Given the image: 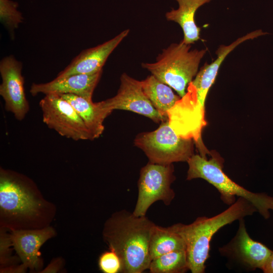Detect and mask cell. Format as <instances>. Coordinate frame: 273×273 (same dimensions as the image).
<instances>
[{
  "mask_svg": "<svg viewBox=\"0 0 273 273\" xmlns=\"http://www.w3.org/2000/svg\"><path fill=\"white\" fill-rule=\"evenodd\" d=\"M155 225L146 216H137L125 210L115 213L106 222L104 238L109 249L119 256L121 272L142 273L149 269V242Z\"/></svg>",
  "mask_w": 273,
  "mask_h": 273,
  "instance_id": "cell-1",
  "label": "cell"
},
{
  "mask_svg": "<svg viewBox=\"0 0 273 273\" xmlns=\"http://www.w3.org/2000/svg\"><path fill=\"white\" fill-rule=\"evenodd\" d=\"M256 211L251 202L239 197L228 209L213 217H200L189 224L177 223L170 226L185 242L189 270L192 273L204 272L214 235L224 225Z\"/></svg>",
  "mask_w": 273,
  "mask_h": 273,
  "instance_id": "cell-2",
  "label": "cell"
},
{
  "mask_svg": "<svg viewBox=\"0 0 273 273\" xmlns=\"http://www.w3.org/2000/svg\"><path fill=\"white\" fill-rule=\"evenodd\" d=\"M191 44L181 40L163 50L153 63H143V68L161 82L174 89L181 98L188 85L198 73V67L207 50H191Z\"/></svg>",
  "mask_w": 273,
  "mask_h": 273,
  "instance_id": "cell-3",
  "label": "cell"
},
{
  "mask_svg": "<svg viewBox=\"0 0 273 273\" xmlns=\"http://www.w3.org/2000/svg\"><path fill=\"white\" fill-rule=\"evenodd\" d=\"M187 162V180L204 179L218 191L224 203L231 205L235 202L236 197H242L251 202L264 218H269V210H273V197L265 194L253 193L236 184L223 171L221 163L218 159L212 157L207 160L205 157L194 154Z\"/></svg>",
  "mask_w": 273,
  "mask_h": 273,
  "instance_id": "cell-4",
  "label": "cell"
},
{
  "mask_svg": "<svg viewBox=\"0 0 273 273\" xmlns=\"http://www.w3.org/2000/svg\"><path fill=\"white\" fill-rule=\"evenodd\" d=\"M135 146L142 150L149 161L170 164L187 161L194 155L191 138L180 135L166 120L156 130L138 134L134 140Z\"/></svg>",
  "mask_w": 273,
  "mask_h": 273,
  "instance_id": "cell-5",
  "label": "cell"
},
{
  "mask_svg": "<svg viewBox=\"0 0 273 273\" xmlns=\"http://www.w3.org/2000/svg\"><path fill=\"white\" fill-rule=\"evenodd\" d=\"M172 164H160L149 162L140 171L138 180V197L132 213L145 216L154 202L162 201L169 205L175 197L170 186L175 177Z\"/></svg>",
  "mask_w": 273,
  "mask_h": 273,
  "instance_id": "cell-6",
  "label": "cell"
},
{
  "mask_svg": "<svg viewBox=\"0 0 273 273\" xmlns=\"http://www.w3.org/2000/svg\"><path fill=\"white\" fill-rule=\"evenodd\" d=\"M40 101L42 121L60 135L74 141L93 136L73 106L57 94H47Z\"/></svg>",
  "mask_w": 273,
  "mask_h": 273,
  "instance_id": "cell-7",
  "label": "cell"
},
{
  "mask_svg": "<svg viewBox=\"0 0 273 273\" xmlns=\"http://www.w3.org/2000/svg\"><path fill=\"white\" fill-rule=\"evenodd\" d=\"M22 63L13 55L4 58L0 62V73L2 82L0 95L5 102V109L22 121L29 110L24 87L22 74Z\"/></svg>",
  "mask_w": 273,
  "mask_h": 273,
  "instance_id": "cell-8",
  "label": "cell"
},
{
  "mask_svg": "<svg viewBox=\"0 0 273 273\" xmlns=\"http://www.w3.org/2000/svg\"><path fill=\"white\" fill-rule=\"evenodd\" d=\"M109 110H124L146 116L156 123L167 120L153 106L145 94L141 81L137 80L125 73L120 77V84L117 94L102 101Z\"/></svg>",
  "mask_w": 273,
  "mask_h": 273,
  "instance_id": "cell-9",
  "label": "cell"
},
{
  "mask_svg": "<svg viewBox=\"0 0 273 273\" xmlns=\"http://www.w3.org/2000/svg\"><path fill=\"white\" fill-rule=\"evenodd\" d=\"M0 207L10 216H31L37 213L39 203L18 177L1 169Z\"/></svg>",
  "mask_w": 273,
  "mask_h": 273,
  "instance_id": "cell-10",
  "label": "cell"
},
{
  "mask_svg": "<svg viewBox=\"0 0 273 273\" xmlns=\"http://www.w3.org/2000/svg\"><path fill=\"white\" fill-rule=\"evenodd\" d=\"M239 220L236 235L228 245L220 251L231 255L246 267L262 270L273 251L262 243L254 241L249 235L243 218Z\"/></svg>",
  "mask_w": 273,
  "mask_h": 273,
  "instance_id": "cell-11",
  "label": "cell"
},
{
  "mask_svg": "<svg viewBox=\"0 0 273 273\" xmlns=\"http://www.w3.org/2000/svg\"><path fill=\"white\" fill-rule=\"evenodd\" d=\"M129 29L122 31L110 40L96 47L82 51L57 75L62 78L76 74H94L102 71L109 55L128 34Z\"/></svg>",
  "mask_w": 273,
  "mask_h": 273,
  "instance_id": "cell-12",
  "label": "cell"
},
{
  "mask_svg": "<svg viewBox=\"0 0 273 273\" xmlns=\"http://www.w3.org/2000/svg\"><path fill=\"white\" fill-rule=\"evenodd\" d=\"M102 73V71L91 74H72L62 78L56 77L46 83H33L31 85L30 93L33 96L38 94H72L92 100L94 91Z\"/></svg>",
  "mask_w": 273,
  "mask_h": 273,
  "instance_id": "cell-13",
  "label": "cell"
},
{
  "mask_svg": "<svg viewBox=\"0 0 273 273\" xmlns=\"http://www.w3.org/2000/svg\"><path fill=\"white\" fill-rule=\"evenodd\" d=\"M266 33L261 30H257L239 38L229 46H220L216 52V59L210 64L205 63L201 68L191 83L196 89L198 103L202 110H204L208 92L215 81L221 64L228 55L242 42Z\"/></svg>",
  "mask_w": 273,
  "mask_h": 273,
  "instance_id": "cell-14",
  "label": "cell"
},
{
  "mask_svg": "<svg viewBox=\"0 0 273 273\" xmlns=\"http://www.w3.org/2000/svg\"><path fill=\"white\" fill-rule=\"evenodd\" d=\"M54 234L52 228L38 231H14L10 240L21 259L24 267L37 268L40 264L39 250Z\"/></svg>",
  "mask_w": 273,
  "mask_h": 273,
  "instance_id": "cell-15",
  "label": "cell"
},
{
  "mask_svg": "<svg viewBox=\"0 0 273 273\" xmlns=\"http://www.w3.org/2000/svg\"><path fill=\"white\" fill-rule=\"evenodd\" d=\"M59 95L73 106L92 133L94 139L100 137L104 130V121L112 111L104 107L102 101L94 103L92 100L72 94Z\"/></svg>",
  "mask_w": 273,
  "mask_h": 273,
  "instance_id": "cell-16",
  "label": "cell"
},
{
  "mask_svg": "<svg viewBox=\"0 0 273 273\" xmlns=\"http://www.w3.org/2000/svg\"><path fill=\"white\" fill-rule=\"evenodd\" d=\"M178 4L177 9H172L167 12L168 21L177 23L184 33L183 42L191 44L200 38V28L196 24L195 15L197 10L212 0H175Z\"/></svg>",
  "mask_w": 273,
  "mask_h": 273,
  "instance_id": "cell-17",
  "label": "cell"
},
{
  "mask_svg": "<svg viewBox=\"0 0 273 273\" xmlns=\"http://www.w3.org/2000/svg\"><path fill=\"white\" fill-rule=\"evenodd\" d=\"M143 90L154 108L163 116L168 113L180 100L172 88L151 74L141 81Z\"/></svg>",
  "mask_w": 273,
  "mask_h": 273,
  "instance_id": "cell-18",
  "label": "cell"
},
{
  "mask_svg": "<svg viewBox=\"0 0 273 273\" xmlns=\"http://www.w3.org/2000/svg\"><path fill=\"white\" fill-rule=\"evenodd\" d=\"M186 250L182 238L170 226L164 228L155 225L151 233L149 251L151 260L164 254Z\"/></svg>",
  "mask_w": 273,
  "mask_h": 273,
  "instance_id": "cell-19",
  "label": "cell"
},
{
  "mask_svg": "<svg viewBox=\"0 0 273 273\" xmlns=\"http://www.w3.org/2000/svg\"><path fill=\"white\" fill-rule=\"evenodd\" d=\"M151 273H184L189 270L186 250H175L161 255L151 261Z\"/></svg>",
  "mask_w": 273,
  "mask_h": 273,
  "instance_id": "cell-20",
  "label": "cell"
},
{
  "mask_svg": "<svg viewBox=\"0 0 273 273\" xmlns=\"http://www.w3.org/2000/svg\"><path fill=\"white\" fill-rule=\"evenodd\" d=\"M18 4L11 0H0L1 22L9 30L12 38L14 31L23 22L24 18L18 10Z\"/></svg>",
  "mask_w": 273,
  "mask_h": 273,
  "instance_id": "cell-21",
  "label": "cell"
},
{
  "mask_svg": "<svg viewBox=\"0 0 273 273\" xmlns=\"http://www.w3.org/2000/svg\"><path fill=\"white\" fill-rule=\"evenodd\" d=\"M98 265L100 270L104 273L121 272L120 258L117 253L111 249L101 254L98 260Z\"/></svg>",
  "mask_w": 273,
  "mask_h": 273,
  "instance_id": "cell-22",
  "label": "cell"
},
{
  "mask_svg": "<svg viewBox=\"0 0 273 273\" xmlns=\"http://www.w3.org/2000/svg\"><path fill=\"white\" fill-rule=\"evenodd\" d=\"M262 270L264 273H273V252Z\"/></svg>",
  "mask_w": 273,
  "mask_h": 273,
  "instance_id": "cell-23",
  "label": "cell"
},
{
  "mask_svg": "<svg viewBox=\"0 0 273 273\" xmlns=\"http://www.w3.org/2000/svg\"><path fill=\"white\" fill-rule=\"evenodd\" d=\"M59 263L53 262L50 264L45 269L43 270V272H56L59 269Z\"/></svg>",
  "mask_w": 273,
  "mask_h": 273,
  "instance_id": "cell-24",
  "label": "cell"
}]
</instances>
